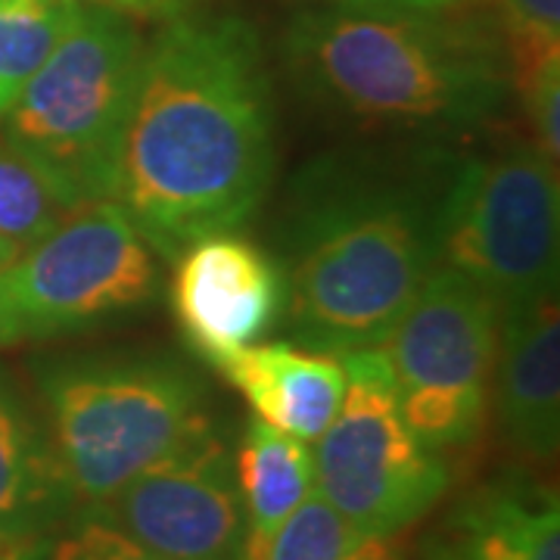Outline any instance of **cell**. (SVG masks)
I'll list each match as a JSON object with an SVG mask.
<instances>
[{
  "mask_svg": "<svg viewBox=\"0 0 560 560\" xmlns=\"http://www.w3.org/2000/svg\"><path fill=\"white\" fill-rule=\"evenodd\" d=\"M275 97L259 32L243 16H180L143 44L109 202L165 259L234 231L268 194Z\"/></svg>",
  "mask_w": 560,
  "mask_h": 560,
  "instance_id": "6da1fadb",
  "label": "cell"
},
{
  "mask_svg": "<svg viewBox=\"0 0 560 560\" xmlns=\"http://www.w3.org/2000/svg\"><path fill=\"white\" fill-rule=\"evenodd\" d=\"M442 187L423 162L383 153H327L293 178L278 261L302 349L349 355L389 337L440 265Z\"/></svg>",
  "mask_w": 560,
  "mask_h": 560,
  "instance_id": "7a4b0ae2",
  "label": "cell"
},
{
  "mask_svg": "<svg viewBox=\"0 0 560 560\" xmlns=\"http://www.w3.org/2000/svg\"><path fill=\"white\" fill-rule=\"evenodd\" d=\"M283 69L305 101L399 131H460L514 91L501 32L474 13H396L315 3L287 22Z\"/></svg>",
  "mask_w": 560,
  "mask_h": 560,
  "instance_id": "3957f363",
  "label": "cell"
},
{
  "mask_svg": "<svg viewBox=\"0 0 560 560\" xmlns=\"http://www.w3.org/2000/svg\"><path fill=\"white\" fill-rule=\"evenodd\" d=\"M38 389L81 511L113 499L212 423L197 371L156 349L47 361Z\"/></svg>",
  "mask_w": 560,
  "mask_h": 560,
  "instance_id": "277c9868",
  "label": "cell"
},
{
  "mask_svg": "<svg viewBox=\"0 0 560 560\" xmlns=\"http://www.w3.org/2000/svg\"><path fill=\"white\" fill-rule=\"evenodd\" d=\"M140 60L135 20L79 0L57 47L3 116V140L69 212L113 197Z\"/></svg>",
  "mask_w": 560,
  "mask_h": 560,
  "instance_id": "5b68a950",
  "label": "cell"
},
{
  "mask_svg": "<svg viewBox=\"0 0 560 560\" xmlns=\"http://www.w3.org/2000/svg\"><path fill=\"white\" fill-rule=\"evenodd\" d=\"M436 261L501 312L558 296V165L533 140L455 162L436 215Z\"/></svg>",
  "mask_w": 560,
  "mask_h": 560,
  "instance_id": "8992f818",
  "label": "cell"
},
{
  "mask_svg": "<svg viewBox=\"0 0 560 560\" xmlns=\"http://www.w3.org/2000/svg\"><path fill=\"white\" fill-rule=\"evenodd\" d=\"M156 287L153 249L119 206L72 209L0 268V349L125 318L153 300Z\"/></svg>",
  "mask_w": 560,
  "mask_h": 560,
  "instance_id": "52a82bcc",
  "label": "cell"
},
{
  "mask_svg": "<svg viewBox=\"0 0 560 560\" xmlns=\"http://www.w3.org/2000/svg\"><path fill=\"white\" fill-rule=\"evenodd\" d=\"M340 361L346 393L315 440V489L364 533L399 536L448 492V464L408 430L381 346Z\"/></svg>",
  "mask_w": 560,
  "mask_h": 560,
  "instance_id": "ba28073f",
  "label": "cell"
},
{
  "mask_svg": "<svg viewBox=\"0 0 560 560\" xmlns=\"http://www.w3.org/2000/svg\"><path fill=\"white\" fill-rule=\"evenodd\" d=\"M499 346V308L458 271L436 265L381 352L408 430L430 452L480 436Z\"/></svg>",
  "mask_w": 560,
  "mask_h": 560,
  "instance_id": "9c48e42d",
  "label": "cell"
},
{
  "mask_svg": "<svg viewBox=\"0 0 560 560\" xmlns=\"http://www.w3.org/2000/svg\"><path fill=\"white\" fill-rule=\"evenodd\" d=\"M91 514L168 560H246L249 529L234 455L215 423Z\"/></svg>",
  "mask_w": 560,
  "mask_h": 560,
  "instance_id": "30bf717a",
  "label": "cell"
},
{
  "mask_svg": "<svg viewBox=\"0 0 560 560\" xmlns=\"http://www.w3.org/2000/svg\"><path fill=\"white\" fill-rule=\"evenodd\" d=\"M175 259L172 312L184 340L209 364L259 342L283 318V268L249 237L206 234Z\"/></svg>",
  "mask_w": 560,
  "mask_h": 560,
  "instance_id": "8fae6325",
  "label": "cell"
},
{
  "mask_svg": "<svg viewBox=\"0 0 560 560\" xmlns=\"http://www.w3.org/2000/svg\"><path fill=\"white\" fill-rule=\"evenodd\" d=\"M495 346V408L514 452L536 464L558 458L560 315L558 296L501 312Z\"/></svg>",
  "mask_w": 560,
  "mask_h": 560,
  "instance_id": "7c38bea8",
  "label": "cell"
},
{
  "mask_svg": "<svg viewBox=\"0 0 560 560\" xmlns=\"http://www.w3.org/2000/svg\"><path fill=\"white\" fill-rule=\"evenodd\" d=\"M418 560H560L558 492L523 474L482 482L420 541Z\"/></svg>",
  "mask_w": 560,
  "mask_h": 560,
  "instance_id": "4fadbf2b",
  "label": "cell"
},
{
  "mask_svg": "<svg viewBox=\"0 0 560 560\" xmlns=\"http://www.w3.org/2000/svg\"><path fill=\"white\" fill-rule=\"evenodd\" d=\"M253 405L259 420L302 442H315L340 411L342 361L290 342H253L215 364Z\"/></svg>",
  "mask_w": 560,
  "mask_h": 560,
  "instance_id": "5bb4252c",
  "label": "cell"
},
{
  "mask_svg": "<svg viewBox=\"0 0 560 560\" xmlns=\"http://www.w3.org/2000/svg\"><path fill=\"white\" fill-rule=\"evenodd\" d=\"M75 511L79 501L47 420L0 374V536L47 539Z\"/></svg>",
  "mask_w": 560,
  "mask_h": 560,
  "instance_id": "9a60e30c",
  "label": "cell"
},
{
  "mask_svg": "<svg viewBox=\"0 0 560 560\" xmlns=\"http://www.w3.org/2000/svg\"><path fill=\"white\" fill-rule=\"evenodd\" d=\"M234 474L249 529L246 560H265L275 533L315 489V452L308 442L253 418L243 430Z\"/></svg>",
  "mask_w": 560,
  "mask_h": 560,
  "instance_id": "2e32d148",
  "label": "cell"
},
{
  "mask_svg": "<svg viewBox=\"0 0 560 560\" xmlns=\"http://www.w3.org/2000/svg\"><path fill=\"white\" fill-rule=\"evenodd\" d=\"M265 560H405V555L396 536L364 533L312 489L275 533Z\"/></svg>",
  "mask_w": 560,
  "mask_h": 560,
  "instance_id": "e0dca14e",
  "label": "cell"
},
{
  "mask_svg": "<svg viewBox=\"0 0 560 560\" xmlns=\"http://www.w3.org/2000/svg\"><path fill=\"white\" fill-rule=\"evenodd\" d=\"M79 0H0V119L72 20Z\"/></svg>",
  "mask_w": 560,
  "mask_h": 560,
  "instance_id": "ac0fdd59",
  "label": "cell"
},
{
  "mask_svg": "<svg viewBox=\"0 0 560 560\" xmlns=\"http://www.w3.org/2000/svg\"><path fill=\"white\" fill-rule=\"evenodd\" d=\"M66 215L69 209L38 168L0 140V241L22 253L47 237Z\"/></svg>",
  "mask_w": 560,
  "mask_h": 560,
  "instance_id": "d6986e66",
  "label": "cell"
},
{
  "mask_svg": "<svg viewBox=\"0 0 560 560\" xmlns=\"http://www.w3.org/2000/svg\"><path fill=\"white\" fill-rule=\"evenodd\" d=\"M511 72L560 54V0H495Z\"/></svg>",
  "mask_w": 560,
  "mask_h": 560,
  "instance_id": "ffe728a7",
  "label": "cell"
},
{
  "mask_svg": "<svg viewBox=\"0 0 560 560\" xmlns=\"http://www.w3.org/2000/svg\"><path fill=\"white\" fill-rule=\"evenodd\" d=\"M44 560H168L143 548L91 511H75L60 539L47 541Z\"/></svg>",
  "mask_w": 560,
  "mask_h": 560,
  "instance_id": "44dd1931",
  "label": "cell"
},
{
  "mask_svg": "<svg viewBox=\"0 0 560 560\" xmlns=\"http://www.w3.org/2000/svg\"><path fill=\"white\" fill-rule=\"evenodd\" d=\"M521 84L523 109L533 128V143L541 156L558 165L560 160V54L533 62L514 75Z\"/></svg>",
  "mask_w": 560,
  "mask_h": 560,
  "instance_id": "7402d4cb",
  "label": "cell"
},
{
  "mask_svg": "<svg viewBox=\"0 0 560 560\" xmlns=\"http://www.w3.org/2000/svg\"><path fill=\"white\" fill-rule=\"evenodd\" d=\"M81 3L106 7V10H113V13L128 16V20L172 22L180 20V16L197 13L202 0H81Z\"/></svg>",
  "mask_w": 560,
  "mask_h": 560,
  "instance_id": "603a6c76",
  "label": "cell"
},
{
  "mask_svg": "<svg viewBox=\"0 0 560 560\" xmlns=\"http://www.w3.org/2000/svg\"><path fill=\"white\" fill-rule=\"evenodd\" d=\"M327 7H352V10H396V13H474L482 0H315Z\"/></svg>",
  "mask_w": 560,
  "mask_h": 560,
  "instance_id": "cb8c5ba5",
  "label": "cell"
},
{
  "mask_svg": "<svg viewBox=\"0 0 560 560\" xmlns=\"http://www.w3.org/2000/svg\"><path fill=\"white\" fill-rule=\"evenodd\" d=\"M47 539H10L0 536V560H44L47 551Z\"/></svg>",
  "mask_w": 560,
  "mask_h": 560,
  "instance_id": "d4e9b609",
  "label": "cell"
},
{
  "mask_svg": "<svg viewBox=\"0 0 560 560\" xmlns=\"http://www.w3.org/2000/svg\"><path fill=\"white\" fill-rule=\"evenodd\" d=\"M16 256H20V249H16L13 243L0 241V268H7V265L16 259Z\"/></svg>",
  "mask_w": 560,
  "mask_h": 560,
  "instance_id": "484cf974",
  "label": "cell"
}]
</instances>
